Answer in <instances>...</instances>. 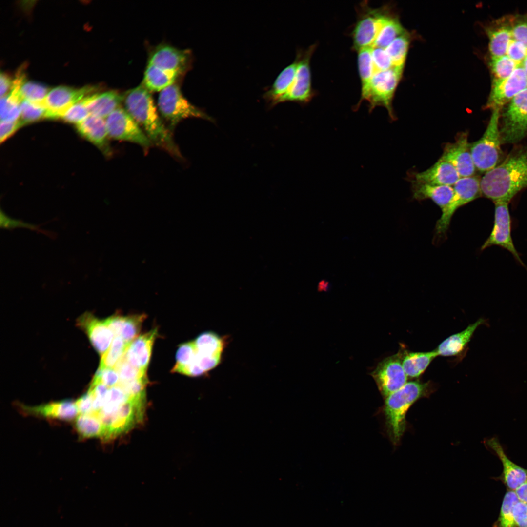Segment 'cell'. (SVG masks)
Here are the masks:
<instances>
[{
	"instance_id": "6da1fadb",
	"label": "cell",
	"mask_w": 527,
	"mask_h": 527,
	"mask_svg": "<svg viewBox=\"0 0 527 527\" xmlns=\"http://www.w3.org/2000/svg\"><path fill=\"white\" fill-rule=\"evenodd\" d=\"M482 196L492 200L509 203L527 188V146L514 148L504 161L485 173L480 179Z\"/></svg>"
},
{
	"instance_id": "7a4b0ae2",
	"label": "cell",
	"mask_w": 527,
	"mask_h": 527,
	"mask_svg": "<svg viewBox=\"0 0 527 527\" xmlns=\"http://www.w3.org/2000/svg\"><path fill=\"white\" fill-rule=\"evenodd\" d=\"M125 109L143 130L152 144L178 158L182 156L173 139L171 131L165 125L149 91L139 86L123 95Z\"/></svg>"
},
{
	"instance_id": "3957f363",
	"label": "cell",
	"mask_w": 527,
	"mask_h": 527,
	"mask_svg": "<svg viewBox=\"0 0 527 527\" xmlns=\"http://www.w3.org/2000/svg\"><path fill=\"white\" fill-rule=\"evenodd\" d=\"M429 383L418 381L406 382L399 390L386 397L384 413L391 441L396 445L406 427V414L410 407L419 399L429 394Z\"/></svg>"
},
{
	"instance_id": "277c9868",
	"label": "cell",
	"mask_w": 527,
	"mask_h": 527,
	"mask_svg": "<svg viewBox=\"0 0 527 527\" xmlns=\"http://www.w3.org/2000/svg\"><path fill=\"white\" fill-rule=\"evenodd\" d=\"M403 69L392 67L385 71L375 73L367 87L361 92L360 100L353 109L357 110L363 101L368 102L369 112L376 107H385L391 120L396 116L393 112L392 101L394 92L401 77Z\"/></svg>"
},
{
	"instance_id": "5b68a950",
	"label": "cell",
	"mask_w": 527,
	"mask_h": 527,
	"mask_svg": "<svg viewBox=\"0 0 527 527\" xmlns=\"http://www.w3.org/2000/svg\"><path fill=\"white\" fill-rule=\"evenodd\" d=\"M500 109L493 110L482 137L471 144L470 150L476 169L486 173L497 166L502 156L499 133Z\"/></svg>"
},
{
	"instance_id": "8992f818",
	"label": "cell",
	"mask_w": 527,
	"mask_h": 527,
	"mask_svg": "<svg viewBox=\"0 0 527 527\" xmlns=\"http://www.w3.org/2000/svg\"><path fill=\"white\" fill-rule=\"evenodd\" d=\"M160 114L168 124L171 131L183 120L201 118L212 121V118L189 102L178 85L173 84L161 91L158 98Z\"/></svg>"
},
{
	"instance_id": "52a82bcc",
	"label": "cell",
	"mask_w": 527,
	"mask_h": 527,
	"mask_svg": "<svg viewBox=\"0 0 527 527\" xmlns=\"http://www.w3.org/2000/svg\"><path fill=\"white\" fill-rule=\"evenodd\" d=\"M500 118L501 144L517 143L527 136V87L508 102Z\"/></svg>"
},
{
	"instance_id": "ba28073f",
	"label": "cell",
	"mask_w": 527,
	"mask_h": 527,
	"mask_svg": "<svg viewBox=\"0 0 527 527\" xmlns=\"http://www.w3.org/2000/svg\"><path fill=\"white\" fill-rule=\"evenodd\" d=\"M452 186L453 197L448 205L442 211L441 217L435 225V232L437 236L442 237L446 234L452 216L460 207L482 196L480 179L477 176L461 177Z\"/></svg>"
},
{
	"instance_id": "9c48e42d",
	"label": "cell",
	"mask_w": 527,
	"mask_h": 527,
	"mask_svg": "<svg viewBox=\"0 0 527 527\" xmlns=\"http://www.w3.org/2000/svg\"><path fill=\"white\" fill-rule=\"evenodd\" d=\"M105 121L109 138L134 143L144 148L152 145L143 130L125 108L118 107Z\"/></svg>"
},
{
	"instance_id": "30bf717a",
	"label": "cell",
	"mask_w": 527,
	"mask_h": 527,
	"mask_svg": "<svg viewBox=\"0 0 527 527\" xmlns=\"http://www.w3.org/2000/svg\"><path fill=\"white\" fill-rule=\"evenodd\" d=\"M494 220L493 228L481 246L483 251L491 246L502 247L510 252L516 261L522 266L526 267L513 243L511 236V219L508 208V203L499 202L494 203Z\"/></svg>"
},
{
	"instance_id": "8fae6325",
	"label": "cell",
	"mask_w": 527,
	"mask_h": 527,
	"mask_svg": "<svg viewBox=\"0 0 527 527\" xmlns=\"http://www.w3.org/2000/svg\"><path fill=\"white\" fill-rule=\"evenodd\" d=\"M316 48L315 44L304 52L297 55L298 66L293 83L287 93L278 101V104L292 101L302 104L308 103L314 93L311 88L310 61Z\"/></svg>"
},
{
	"instance_id": "7c38bea8",
	"label": "cell",
	"mask_w": 527,
	"mask_h": 527,
	"mask_svg": "<svg viewBox=\"0 0 527 527\" xmlns=\"http://www.w3.org/2000/svg\"><path fill=\"white\" fill-rule=\"evenodd\" d=\"M402 353L398 352L379 363L371 375L382 395L385 397L399 390L406 383L402 363Z\"/></svg>"
},
{
	"instance_id": "4fadbf2b",
	"label": "cell",
	"mask_w": 527,
	"mask_h": 527,
	"mask_svg": "<svg viewBox=\"0 0 527 527\" xmlns=\"http://www.w3.org/2000/svg\"><path fill=\"white\" fill-rule=\"evenodd\" d=\"M527 87V74L522 64L511 75L503 80L494 79L486 107L501 109L514 97Z\"/></svg>"
},
{
	"instance_id": "5bb4252c",
	"label": "cell",
	"mask_w": 527,
	"mask_h": 527,
	"mask_svg": "<svg viewBox=\"0 0 527 527\" xmlns=\"http://www.w3.org/2000/svg\"><path fill=\"white\" fill-rule=\"evenodd\" d=\"M93 87L86 86L75 89L67 86H58L49 91L44 101L46 118H61L72 105L91 95L95 91Z\"/></svg>"
},
{
	"instance_id": "9a60e30c",
	"label": "cell",
	"mask_w": 527,
	"mask_h": 527,
	"mask_svg": "<svg viewBox=\"0 0 527 527\" xmlns=\"http://www.w3.org/2000/svg\"><path fill=\"white\" fill-rule=\"evenodd\" d=\"M467 132L458 133L453 142L446 143L440 159L451 163L460 177L474 176L476 168L472 158Z\"/></svg>"
},
{
	"instance_id": "2e32d148",
	"label": "cell",
	"mask_w": 527,
	"mask_h": 527,
	"mask_svg": "<svg viewBox=\"0 0 527 527\" xmlns=\"http://www.w3.org/2000/svg\"><path fill=\"white\" fill-rule=\"evenodd\" d=\"M360 16L352 32L353 48L356 51L372 47L381 26L385 15L363 3Z\"/></svg>"
},
{
	"instance_id": "e0dca14e",
	"label": "cell",
	"mask_w": 527,
	"mask_h": 527,
	"mask_svg": "<svg viewBox=\"0 0 527 527\" xmlns=\"http://www.w3.org/2000/svg\"><path fill=\"white\" fill-rule=\"evenodd\" d=\"M485 445L500 460L503 471L495 479L501 481L507 490L515 491L527 481V469L516 464L507 456L497 437L485 441Z\"/></svg>"
},
{
	"instance_id": "ac0fdd59",
	"label": "cell",
	"mask_w": 527,
	"mask_h": 527,
	"mask_svg": "<svg viewBox=\"0 0 527 527\" xmlns=\"http://www.w3.org/2000/svg\"><path fill=\"white\" fill-rule=\"evenodd\" d=\"M190 54L169 45H161L152 52L148 64L164 70L177 73L179 75L187 68Z\"/></svg>"
},
{
	"instance_id": "d6986e66",
	"label": "cell",
	"mask_w": 527,
	"mask_h": 527,
	"mask_svg": "<svg viewBox=\"0 0 527 527\" xmlns=\"http://www.w3.org/2000/svg\"><path fill=\"white\" fill-rule=\"evenodd\" d=\"M78 322L79 324L85 329L93 347L102 356L109 348L114 336L105 321L86 313Z\"/></svg>"
},
{
	"instance_id": "ffe728a7",
	"label": "cell",
	"mask_w": 527,
	"mask_h": 527,
	"mask_svg": "<svg viewBox=\"0 0 527 527\" xmlns=\"http://www.w3.org/2000/svg\"><path fill=\"white\" fill-rule=\"evenodd\" d=\"M157 328L138 336L129 345L124 355L134 366L147 371L154 342L157 336Z\"/></svg>"
},
{
	"instance_id": "44dd1931",
	"label": "cell",
	"mask_w": 527,
	"mask_h": 527,
	"mask_svg": "<svg viewBox=\"0 0 527 527\" xmlns=\"http://www.w3.org/2000/svg\"><path fill=\"white\" fill-rule=\"evenodd\" d=\"M412 178L420 182L452 186L461 177L451 163L439 159L426 170L414 173Z\"/></svg>"
},
{
	"instance_id": "7402d4cb",
	"label": "cell",
	"mask_w": 527,
	"mask_h": 527,
	"mask_svg": "<svg viewBox=\"0 0 527 527\" xmlns=\"http://www.w3.org/2000/svg\"><path fill=\"white\" fill-rule=\"evenodd\" d=\"M25 413L43 417L70 421L79 414L75 402L65 400L33 406L20 405Z\"/></svg>"
},
{
	"instance_id": "603a6c76",
	"label": "cell",
	"mask_w": 527,
	"mask_h": 527,
	"mask_svg": "<svg viewBox=\"0 0 527 527\" xmlns=\"http://www.w3.org/2000/svg\"><path fill=\"white\" fill-rule=\"evenodd\" d=\"M413 198L417 201L429 199L443 210L454 194L453 186L425 183L411 180Z\"/></svg>"
},
{
	"instance_id": "cb8c5ba5",
	"label": "cell",
	"mask_w": 527,
	"mask_h": 527,
	"mask_svg": "<svg viewBox=\"0 0 527 527\" xmlns=\"http://www.w3.org/2000/svg\"><path fill=\"white\" fill-rule=\"evenodd\" d=\"M77 129L82 137L97 146L106 154L111 153L108 142L109 136L104 119L89 115L77 125Z\"/></svg>"
},
{
	"instance_id": "d4e9b609",
	"label": "cell",
	"mask_w": 527,
	"mask_h": 527,
	"mask_svg": "<svg viewBox=\"0 0 527 527\" xmlns=\"http://www.w3.org/2000/svg\"><path fill=\"white\" fill-rule=\"evenodd\" d=\"M123 101V95L115 91L93 94L85 98L89 114L103 119L120 107Z\"/></svg>"
},
{
	"instance_id": "484cf974",
	"label": "cell",
	"mask_w": 527,
	"mask_h": 527,
	"mask_svg": "<svg viewBox=\"0 0 527 527\" xmlns=\"http://www.w3.org/2000/svg\"><path fill=\"white\" fill-rule=\"evenodd\" d=\"M484 322V319H479L463 331L446 338L435 349L438 356L450 357L459 355L466 347L476 329Z\"/></svg>"
},
{
	"instance_id": "4316f807",
	"label": "cell",
	"mask_w": 527,
	"mask_h": 527,
	"mask_svg": "<svg viewBox=\"0 0 527 527\" xmlns=\"http://www.w3.org/2000/svg\"><path fill=\"white\" fill-rule=\"evenodd\" d=\"M511 19H501L494 25L487 28L489 50L492 57L506 55L509 42L512 39Z\"/></svg>"
},
{
	"instance_id": "83f0119b",
	"label": "cell",
	"mask_w": 527,
	"mask_h": 527,
	"mask_svg": "<svg viewBox=\"0 0 527 527\" xmlns=\"http://www.w3.org/2000/svg\"><path fill=\"white\" fill-rule=\"evenodd\" d=\"M14 81L18 87L12 88L10 94L19 99L20 102L27 100L44 107L43 101L49 92L47 87L39 83L27 81L25 75L20 71Z\"/></svg>"
},
{
	"instance_id": "f1b7e54d",
	"label": "cell",
	"mask_w": 527,
	"mask_h": 527,
	"mask_svg": "<svg viewBox=\"0 0 527 527\" xmlns=\"http://www.w3.org/2000/svg\"><path fill=\"white\" fill-rule=\"evenodd\" d=\"M298 66L296 58L293 63L284 69L279 74L273 84L264 94V98L270 106L278 104L279 100L285 95L290 88L294 80Z\"/></svg>"
},
{
	"instance_id": "f546056e",
	"label": "cell",
	"mask_w": 527,
	"mask_h": 527,
	"mask_svg": "<svg viewBox=\"0 0 527 527\" xmlns=\"http://www.w3.org/2000/svg\"><path fill=\"white\" fill-rule=\"evenodd\" d=\"M438 356L435 349L429 352L404 351L402 356V363L407 377L414 378L420 376Z\"/></svg>"
},
{
	"instance_id": "4dcf8cb0",
	"label": "cell",
	"mask_w": 527,
	"mask_h": 527,
	"mask_svg": "<svg viewBox=\"0 0 527 527\" xmlns=\"http://www.w3.org/2000/svg\"><path fill=\"white\" fill-rule=\"evenodd\" d=\"M179 74L148 64L144 73V86L151 91H161L174 84Z\"/></svg>"
},
{
	"instance_id": "1f68e13d",
	"label": "cell",
	"mask_w": 527,
	"mask_h": 527,
	"mask_svg": "<svg viewBox=\"0 0 527 527\" xmlns=\"http://www.w3.org/2000/svg\"><path fill=\"white\" fill-rule=\"evenodd\" d=\"M226 340L212 331L200 334L194 341L197 351L205 355L222 358Z\"/></svg>"
},
{
	"instance_id": "d6a6232c",
	"label": "cell",
	"mask_w": 527,
	"mask_h": 527,
	"mask_svg": "<svg viewBox=\"0 0 527 527\" xmlns=\"http://www.w3.org/2000/svg\"><path fill=\"white\" fill-rule=\"evenodd\" d=\"M405 32L397 20L385 15L371 48H386L395 39Z\"/></svg>"
},
{
	"instance_id": "836d02e7",
	"label": "cell",
	"mask_w": 527,
	"mask_h": 527,
	"mask_svg": "<svg viewBox=\"0 0 527 527\" xmlns=\"http://www.w3.org/2000/svg\"><path fill=\"white\" fill-rule=\"evenodd\" d=\"M75 426L79 435L83 438L104 437V429L101 421L91 414H79L76 419Z\"/></svg>"
},
{
	"instance_id": "e575fe53",
	"label": "cell",
	"mask_w": 527,
	"mask_h": 527,
	"mask_svg": "<svg viewBox=\"0 0 527 527\" xmlns=\"http://www.w3.org/2000/svg\"><path fill=\"white\" fill-rule=\"evenodd\" d=\"M519 501L513 491L507 490L503 499L498 518L492 527H517L515 521L513 509Z\"/></svg>"
},
{
	"instance_id": "d590c367",
	"label": "cell",
	"mask_w": 527,
	"mask_h": 527,
	"mask_svg": "<svg viewBox=\"0 0 527 527\" xmlns=\"http://www.w3.org/2000/svg\"><path fill=\"white\" fill-rule=\"evenodd\" d=\"M409 43V38L405 33L395 39L385 48L391 59L393 67L403 68Z\"/></svg>"
},
{
	"instance_id": "8d00e7d4",
	"label": "cell",
	"mask_w": 527,
	"mask_h": 527,
	"mask_svg": "<svg viewBox=\"0 0 527 527\" xmlns=\"http://www.w3.org/2000/svg\"><path fill=\"white\" fill-rule=\"evenodd\" d=\"M129 344L120 337H115L109 348L101 356L98 369L113 368L125 353Z\"/></svg>"
},
{
	"instance_id": "74e56055",
	"label": "cell",
	"mask_w": 527,
	"mask_h": 527,
	"mask_svg": "<svg viewBox=\"0 0 527 527\" xmlns=\"http://www.w3.org/2000/svg\"><path fill=\"white\" fill-rule=\"evenodd\" d=\"M371 51V47L364 48L358 51V64L361 82V92L367 87L374 74Z\"/></svg>"
},
{
	"instance_id": "f35d334b",
	"label": "cell",
	"mask_w": 527,
	"mask_h": 527,
	"mask_svg": "<svg viewBox=\"0 0 527 527\" xmlns=\"http://www.w3.org/2000/svg\"><path fill=\"white\" fill-rule=\"evenodd\" d=\"M145 318L146 315L144 314L123 316L119 337L129 344L137 337Z\"/></svg>"
},
{
	"instance_id": "ab89813d",
	"label": "cell",
	"mask_w": 527,
	"mask_h": 527,
	"mask_svg": "<svg viewBox=\"0 0 527 527\" xmlns=\"http://www.w3.org/2000/svg\"><path fill=\"white\" fill-rule=\"evenodd\" d=\"M20 107L19 121L21 126L45 117L46 109L40 104L23 100L20 102Z\"/></svg>"
},
{
	"instance_id": "60d3db41",
	"label": "cell",
	"mask_w": 527,
	"mask_h": 527,
	"mask_svg": "<svg viewBox=\"0 0 527 527\" xmlns=\"http://www.w3.org/2000/svg\"><path fill=\"white\" fill-rule=\"evenodd\" d=\"M519 65L507 55L492 57L490 61V66L496 80L508 78Z\"/></svg>"
},
{
	"instance_id": "b9f144b4",
	"label": "cell",
	"mask_w": 527,
	"mask_h": 527,
	"mask_svg": "<svg viewBox=\"0 0 527 527\" xmlns=\"http://www.w3.org/2000/svg\"><path fill=\"white\" fill-rule=\"evenodd\" d=\"M197 349L193 341L188 342L180 345L176 353V362L172 369V372H179L183 368L194 363Z\"/></svg>"
},
{
	"instance_id": "7bdbcfd3",
	"label": "cell",
	"mask_w": 527,
	"mask_h": 527,
	"mask_svg": "<svg viewBox=\"0 0 527 527\" xmlns=\"http://www.w3.org/2000/svg\"><path fill=\"white\" fill-rule=\"evenodd\" d=\"M20 103L9 94L0 98V121H18L20 117Z\"/></svg>"
},
{
	"instance_id": "ee69618b",
	"label": "cell",
	"mask_w": 527,
	"mask_h": 527,
	"mask_svg": "<svg viewBox=\"0 0 527 527\" xmlns=\"http://www.w3.org/2000/svg\"><path fill=\"white\" fill-rule=\"evenodd\" d=\"M114 368L117 371L122 380L130 381L147 377L146 371L134 366L127 360L124 355L118 361Z\"/></svg>"
},
{
	"instance_id": "f6af8a7d",
	"label": "cell",
	"mask_w": 527,
	"mask_h": 527,
	"mask_svg": "<svg viewBox=\"0 0 527 527\" xmlns=\"http://www.w3.org/2000/svg\"><path fill=\"white\" fill-rule=\"evenodd\" d=\"M89 115L84 98L69 107L61 118L67 122L77 125L85 120Z\"/></svg>"
},
{
	"instance_id": "bcb514c9",
	"label": "cell",
	"mask_w": 527,
	"mask_h": 527,
	"mask_svg": "<svg viewBox=\"0 0 527 527\" xmlns=\"http://www.w3.org/2000/svg\"><path fill=\"white\" fill-rule=\"evenodd\" d=\"M511 34L514 39L527 48V16H519L511 19Z\"/></svg>"
},
{
	"instance_id": "7dc6e473",
	"label": "cell",
	"mask_w": 527,
	"mask_h": 527,
	"mask_svg": "<svg viewBox=\"0 0 527 527\" xmlns=\"http://www.w3.org/2000/svg\"><path fill=\"white\" fill-rule=\"evenodd\" d=\"M371 55L374 74L377 72L388 70L393 67L391 59L385 49L372 48Z\"/></svg>"
},
{
	"instance_id": "c3c4849f",
	"label": "cell",
	"mask_w": 527,
	"mask_h": 527,
	"mask_svg": "<svg viewBox=\"0 0 527 527\" xmlns=\"http://www.w3.org/2000/svg\"><path fill=\"white\" fill-rule=\"evenodd\" d=\"M119 381V375L113 368L98 369L92 381L99 382L108 387H111L117 384Z\"/></svg>"
},
{
	"instance_id": "681fc988",
	"label": "cell",
	"mask_w": 527,
	"mask_h": 527,
	"mask_svg": "<svg viewBox=\"0 0 527 527\" xmlns=\"http://www.w3.org/2000/svg\"><path fill=\"white\" fill-rule=\"evenodd\" d=\"M506 55L518 64H521L527 55V48L520 42L511 39L509 42Z\"/></svg>"
},
{
	"instance_id": "f907efd6",
	"label": "cell",
	"mask_w": 527,
	"mask_h": 527,
	"mask_svg": "<svg viewBox=\"0 0 527 527\" xmlns=\"http://www.w3.org/2000/svg\"><path fill=\"white\" fill-rule=\"evenodd\" d=\"M0 227L9 229L22 227L32 230H37L38 228V226L35 225L24 223L19 220L11 218L3 212L2 210L0 211Z\"/></svg>"
},
{
	"instance_id": "816d5d0a",
	"label": "cell",
	"mask_w": 527,
	"mask_h": 527,
	"mask_svg": "<svg viewBox=\"0 0 527 527\" xmlns=\"http://www.w3.org/2000/svg\"><path fill=\"white\" fill-rule=\"evenodd\" d=\"M513 515L517 527H527V504L518 501L514 506Z\"/></svg>"
},
{
	"instance_id": "f5cc1de1",
	"label": "cell",
	"mask_w": 527,
	"mask_h": 527,
	"mask_svg": "<svg viewBox=\"0 0 527 527\" xmlns=\"http://www.w3.org/2000/svg\"><path fill=\"white\" fill-rule=\"evenodd\" d=\"M75 402L79 414H90L92 413L93 398L88 391L78 399Z\"/></svg>"
},
{
	"instance_id": "db71d44e",
	"label": "cell",
	"mask_w": 527,
	"mask_h": 527,
	"mask_svg": "<svg viewBox=\"0 0 527 527\" xmlns=\"http://www.w3.org/2000/svg\"><path fill=\"white\" fill-rule=\"evenodd\" d=\"M21 126V124L19 120L16 122L0 121V142L5 141Z\"/></svg>"
},
{
	"instance_id": "11a10c76",
	"label": "cell",
	"mask_w": 527,
	"mask_h": 527,
	"mask_svg": "<svg viewBox=\"0 0 527 527\" xmlns=\"http://www.w3.org/2000/svg\"><path fill=\"white\" fill-rule=\"evenodd\" d=\"M13 81L7 74L0 73V98L7 95L9 90H11Z\"/></svg>"
},
{
	"instance_id": "9f6ffc18",
	"label": "cell",
	"mask_w": 527,
	"mask_h": 527,
	"mask_svg": "<svg viewBox=\"0 0 527 527\" xmlns=\"http://www.w3.org/2000/svg\"><path fill=\"white\" fill-rule=\"evenodd\" d=\"M519 501L527 504V481L514 491Z\"/></svg>"
},
{
	"instance_id": "6f0895ef",
	"label": "cell",
	"mask_w": 527,
	"mask_h": 527,
	"mask_svg": "<svg viewBox=\"0 0 527 527\" xmlns=\"http://www.w3.org/2000/svg\"><path fill=\"white\" fill-rule=\"evenodd\" d=\"M522 65L527 74V55L522 62Z\"/></svg>"
}]
</instances>
